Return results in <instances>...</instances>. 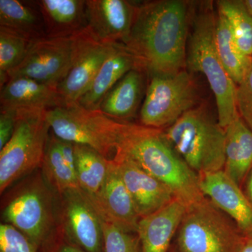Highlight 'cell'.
Masks as SVG:
<instances>
[{"instance_id":"1","label":"cell","mask_w":252,"mask_h":252,"mask_svg":"<svg viewBox=\"0 0 252 252\" xmlns=\"http://www.w3.org/2000/svg\"><path fill=\"white\" fill-rule=\"evenodd\" d=\"M189 4L158 0L138 5L133 26L122 44L147 75H172L186 69Z\"/></svg>"},{"instance_id":"2","label":"cell","mask_w":252,"mask_h":252,"mask_svg":"<svg viewBox=\"0 0 252 252\" xmlns=\"http://www.w3.org/2000/svg\"><path fill=\"white\" fill-rule=\"evenodd\" d=\"M115 157L130 159L161 181L187 210L205 198L198 175L172 148L163 129L120 122Z\"/></svg>"},{"instance_id":"3","label":"cell","mask_w":252,"mask_h":252,"mask_svg":"<svg viewBox=\"0 0 252 252\" xmlns=\"http://www.w3.org/2000/svg\"><path fill=\"white\" fill-rule=\"evenodd\" d=\"M10 190L1 205L3 223L17 228L38 250L53 248L61 232L59 195L39 170Z\"/></svg>"},{"instance_id":"4","label":"cell","mask_w":252,"mask_h":252,"mask_svg":"<svg viewBox=\"0 0 252 252\" xmlns=\"http://www.w3.org/2000/svg\"><path fill=\"white\" fill-rule=\"evenodd\" d=\"M169 143L199 176L223 170L225 162V131L198 105L163 129Z\"/></svg>"},{"instance_id":"5","label":"cell","mask_w":252,"mask_h":252,"mask_svg":"<svg viewBox=\"0 0 252 252\" xmlns=\"http://www.w3.org/2000/svg\"><path fill=\"white\" fill-rule=\"evenodd\" d=\"M216 15L205 10L195 16L189 37L186 68L206 77L216 99L218 122L223 128L238 115L237 85L230 79L220 61L215 32Z\"/></svg>"},{"instance_id":"6","label":"cell","mask_w":252,"mask_h":252,"mask_svg":"<svg viewBox=\"0 0 252 252\" xmlns=\"http://www.w3.org/2000/svg\"><path fill=\"white\" fill-rule=\"evenodd\" d=\"M51 130L47 109H18L11 140L0 151V191L42 165Z\"/></svg>"},{"instance_id":"7","label":"cell","mask_w":252,"mask_h":252,"mask_svg":"<svg viewBox=\"0 0 252 252\" xmlns=\"http://www.w3.org/2000/svg\"><path fill=\"white\" fill-rule=\"evenodd\" d=\"M247 238L205 197L187 209L177 233V252H241Z\"/></svg>"},{"instance_id":"8","label":"cell","mask_w":252,"mask_h":252,"mask_svg":"<svg viewBox=\"0 0 252 252\" xmlns=\"http://www.w3.org/2000/svg\"><path fill=\"white\" fill-rule=\"evenodd\" d=\"M47 120L59 138L89 146L109 160L114 158L119 121L99 109L90 110L77 104L48 109Z\"/></svg>"},{"instance_id":"9","label":"cell","mask_w":252,"mask_h":252,"mask_svg":"<svg viewBox=\"0 0 252 252\" xmlns=\"http://www.w3.org/2000/svg\"><path fill=\"white\" fill-rule=\"evenodd\" d=\"M198 102L196 84L187 69L172 75L150 76L140 109L141 124L166 128Z\"/></svg>"},{"instance_id":"10","label":"cell","mask_w":252,"mask_h":252,"mask_svg":"<svg viewBox=\"0 0 252 252\" xmlns=\"http://www.w3.org/2000/svg\"><path fill=\"white\" fill-rule=\"evenodd\" d=\"M71 39L70 68L58 86L64 106L77 103L119 44L99 40L87 27L71 36Z\"/></svg>"},{"instance_id":"11","label":"cell","mask_w":252,"mask_h":252,"mask_svg":"<svg viewBox=\"0 0 252 252\" xmlns=\"http://www.w3.org/2000/svg\"><path fill=\"white\" fill-rule=\"evenodd\" d=\"M59 213L61 231L67 241L86 252H102L100 217L80 188L59 195Z\"/></svg>"},{"instance_id":"12","label":"cell","mask_w":252,"mask_h":252,"mask_svg":"<svg viewBox=\"0 0 252 252\" xmlns=\"http://www.w3.org/2000/svg\"><path fill=\"white\" fill-rule=\"evenodd\" d=\"M71 56V37L45 36L36 39L22 63L9 73L7 81L11 78L27 77L58 87L69 72Z\"/></svg>"},{"instance_id":"13","label":"cell","mask_w":252,"mask_h":252,"mask_svg":"<svg viewBox=\"0 0 252 252\" xmlns=\"http://www.w3.org/2000/svg\"><path fill=\"white\" fill-rule=\"evenodd\" d=\"M87 27L104 43L123 44L130 34L138 5L127 0L86 1Z\"/></svg>"},{"instance_id":"14","label":"cell","mask_w":252,"mask_h":252,"mask_svg":"<svg viewBox=\"0 0 252 252\" xmlns=\"http://www.w3.org/2000/svg\"><path fill=\"white\" fill-rule=\"evenodd\" d=\"M89 198L102 220L125 231L137 233L140 217L114 160H111L108 174L100 190Z\"/></svg>"},{"instance_id":"15","label":"cell","mask_w":252,"mask_h":252,"mask_svg":"<svg viewBox=\"0 0 252 252\" xmlns=\"http://www.w3.org/2000/svg\"><path fill=\"white\" fill-rule=\"evenodd\" d=\"M204 195L229 217L247 238L252 237V203L223 170L199 176Z\"/></svg>"},{"instance_id":"16","label":"cell","mask_w":252,"mask_h":252,"mask_svg":"<svg viewBox=\"0 0 252 252\" xmlns=\"http://www.w3.org/2000/svg\"><path fill=\"white\" fill-rule=\"evenodd\" d=\"M112 160L132 197L140 219L157 212L175 199L165 184L135 162L124 157H115Z\"/></svg>"},{"instance_id":"17","label":"cell","mask_w":252,"mask_h":252,"mask_svg":"<svg viewBox=\"0 0 252 252\" xmlns=\"http://www.w3.org/2000/svg\"><path fill=\"white\" fill-rule=\"evenodd\" d=\"M187 207L177 199L152 215L141 218L137 234L142 252H168Z\"/></svg>"},{"instance_id":"18","label":"cell","mask_w":252,"mask_h":252,"mask_svg":"<svg viewBox=\"0 0 252 252\" xmlns=\"http://www.w3.org/2000/svg\"><path fill=\"white\" fill-rule=\"evenodd\" d=\"M1 108L50 109L64 106L57 86L27 77L11 78L1 87Z\"/></svg>"},{"instance_id":"19","label":"cell","mask_w":252,"mask_h":252,"mask_svg":"<svg viewBox=\"0 0 252 252\" xmlns=\"http://www.w3.org/2000/svg\"><path fill=\"white\" fill-rule=\"evenodd\" d=\"M35 3L48 37H71L87 26L84 0H39Z\"/></svg>"},{"instance_id":"20","label":"cell","mask_w":252,"mask_h":252,"mask_svg":"<svg viewBox=\"0 0 252 252\" xmlns=\"http://www.w3.org/2000/svg\"><path fill=\"white\" fill-rule=\"evenodd\" d=\"M147 72L136 68L127 73L109 91L99 110L119 122L135 117L143 99Z\"/></svg>"},{"instance_id":"21","label":"cell","mask_w":252,"mask_h":252,"mask_svg":"<svg viewBox=\"0 0 252 252\" xmlns=\"http://www.w3.org/2000/svg\"><path fill=\"white\" fill-rule=\"evenodd\" d=\"M136 68L141 69L135 56L124 44H118L117 49L104 63L90 87L77 104L90 110L98 109L102 99L118 81Z\"/></svg>"},{"instance_id":"22","label":"cell","mask_w":252,"mask_h":252,"mask_svg":"<svg viewBox=\"0 0 252 252\" xmlns=\"http://www.w3.org/2000/svg\"><path fill=\"white\" fill-rule=\"evenodd\" d=\"M225 131V162L223 171L241 186L252 167V131L239 114L226 126Z\"/></svg>"},{"instance_id":"23","label":"cell","mask_w":252,"mask_h":252,"mask_svg":"<svg viewBox=\"0 0 252 252\" xmlns=\"http://www.w3.org/2000/svg\"><path fill=\"white\" fill-rule=\"evenodd\" d=\"M0 28L32 41L46 36L42 16L35 1L0 0Z\"/></svg>"},{"instance_id":"24","label":"cell","mask_w":252,"mask_h":252,"mask_svg":"<svg viewBox=\"0 0 252 252\" xmlns=\"http://www.w3.org/2000/svg\"><path fill=\"white\" fill-rule=\"evenodd\" d=\"M217 51L225 71L233 82L239 85L251 65L252 58L245 56L239 49L228 21L217 11L215 32Z\"/></svg>"},{"instance_id":"25","label":"cell","mask_w":252,"mask_h":252,"mask_svg":"<svg viewBox=\"0 0 252 252\" xmlns=\"http://www.w3.org/2000/svg\"><path fill=\"white\" fill-rule=\"evenodd\" d=\"M76 174L79 187L89 197L97 195L103 185L111 160L84 144H74Z\"/></svg>"},{"instance_id":"26","label":"cell","mask_w":252,"mask_h":252,"mask_svg":"<svg viewBox=\"0 0 252 252\" xmlns=\"http://www.w3.org/2000/svg\"><path fill=\"white\" fill-rule=\"evenodd\" d=\"M41 167L46 180L58 195L70 189L80 188L77 175L64 162L58 144V137L53 132L49 136Z\"/></svg>"},{"instance_id":"27","label":"cell","mask_w":252,"mask_h":252,"mask_svg":"<svg viewBox=\"0 0 252 252\" xmlns=\"http://www.w3.org/2000/svg\"><path fill=\"white\" fill-rule=\"evenodd\" d=\"M217 4V11L228 21L239 49L252 58V17L243 1L220 0Z\"/></svg>"},{"instance_id":"28","label":"cell","mask_w":252,"mask_h":252,"mask_svg":"<svg viewBox=\"0 0 252 252\" xmlns=\"http://www.w3.org/2000/svg\"><path fill=\"white\" fill-rule=\"evenodd\" d=\"M34 41L0 28V84L7 81L9 73L22 63Z\"/></svg>"},{"instance_id":"29","label":"cell","mask_w":252,"mask_h":252,"mask_svg":"<svg viewBox=\"0 0 252 252\" xmlns=\"http://www.w3.org/2000/svg\"><path fill=\"white\" fill-rule=\"evenodd\" d=\"M100 220L103 234L102 252H142L137 233L125 231L101 217Z\"/></svg>"},{"instance_id":"30","label":"cell","mask_w":252,"mask_h":252,"mask_svg":"<svg viewBox=\"0 0 252 252\" xmlns=\"http://www.w3.org/2000/svg\"><path fill=\"white\" fill-rule=\"evenodd\" d=\"M0 252H39L31 240L13 225L0 224Z\"/></svg>"},{"instance_id":"31","label":"cell","mask_w":252,"mask_h":252,"mask_svg":"<svg viewBox=\"0 0 252 252\" xmlns=\"http://www.w3.org/2000/svg\"><path fill=\"white\" fill-rule=\"evenodd\" d=\"M236 106L240 118L252 131V61L243 81L237 86Z\"/></svg>"},{"instance_id":"32","label":"cell","mask_w":252,"mask_h":252,"mask_svg":"<svg viewBox=\"0 0 252 252\" xmlns=\"http://www.w3.org/2000/svg\"><path fill=\"white\" fill-rule=\"evenodd\" d=\"M17 120V109L1 108L0 114V151L9 142Z\"/></svg>"},{"instance_id":"33","label":"cell","mask_w":252,"mask_h":252,"mask_svg":"<svg viewBox=\"0 0 252 252\" xmlns=\"http://www.w3.org/2000/svg\"><path fill=\"white\" fill-rule=\"evenodd\" d=\"M58 144L64 162L67 166L76 173V158L74 144L58 137ZM77 175V174H76Z\"/></svg>"},{"instance_id":"34","label":"cell","mask_w":252,"mask_h":252,"mask_svg":"<svg viewBox=\"0 0 252 252\" xmlns=\"http://www.w3.org/2000/svg\"><path fill=\"white\" fill-rule=\"evenodd\" d=\"M52 252H86L74 244L69 241L59 243L56 247L53 248Z\"/></svg>"},{"instance_id":"35","label":"cell","mask_w":252,"mask_h":252,"mask_svg":"<svg viewBox=\"0 0 252 252\" xmlns=\"http://www.w3.org/2000/svg\"><path fill=\"white\" fill-rule=\"evenodd\" d=\"M247 191L248 197L252 203V167L247 177Z\"/></svg>"},{"instance_id":"36","label":"cell","mask_w":252,"mask_h":252,"mask_svg":"<svg viewBox=\"0 0 252 252\" xmlns=\"http://www.w3.org/2000/svg\"><path fill=\"white\" fill-rule=\"evenodd\" d=\"M241 252H252V237L247 238Z\"/></svg>"},{"instance_id":"37","label":"cell","mask_w":252,"mask_h":252,"mask_svg":"<svg viewBox=\"0 0 252 252\" xmlns=\"http://www.w3.org/2000/svg\"><path fill=\"white\" fill-rule=\"evenodd\" d=\"M243 3L248 10L249 14L251 15L252 17V0H244Z\"/></svg>"},{"instance_id":"38","label":"cell","mask_w":252,"mask_h":252,"mask_svg":"<svg viewBox=\"0 0 252 252\" xmlns=\"http://www.w3.org/2000/svg\"><path fill=\"white\" fill-rule=\"evenodd\" d=\"M171 252H177V251H176L175 249H173V250H172V251H171Z\"/></svg>"}]
</instances>
